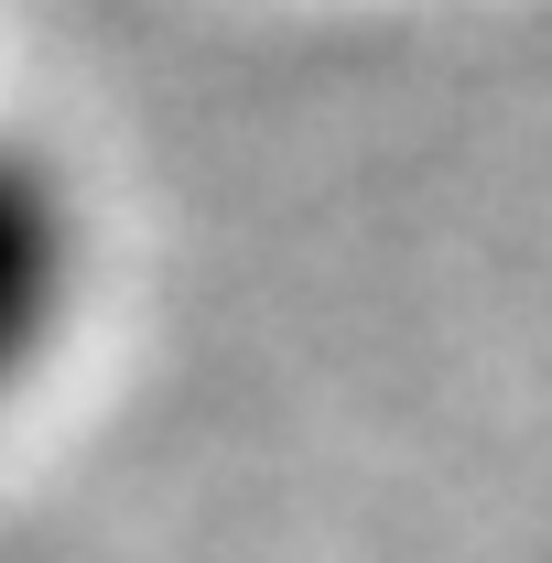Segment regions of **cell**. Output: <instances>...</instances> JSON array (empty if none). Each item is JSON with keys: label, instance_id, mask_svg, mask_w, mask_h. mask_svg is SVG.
<instances>
[{"label": "cell", "instance_id": "1", "mask_svg": "<svg viewBox=\"0 0 552 563\" xmlns=\"http://www.w3.org/2000/svg\"><path fill=\"white\" fill-rule=\"evenodd\" d=\"M76 303V196L33 141H0V390L55 347Z\"/></svg>", "mask_w": 552, "mask_h": 563}]
</instances>
